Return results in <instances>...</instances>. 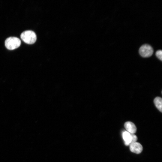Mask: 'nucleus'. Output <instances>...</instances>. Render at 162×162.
I'll return each mask as SVG.
<instances>
[{
    "instance_id": "f257e3e1",
    "label": "nucleus",
    "mask_w": 162,
    "mask_h": 162,
    "mask_svg": "<svg viewBox=\"0 0 162 162\" xmlns=\"http://www.w3.org/2000/svg\"><path fill=\"white\" fill-rule=\"evenodd\" d=\"M20 37L24 42L28 44H33L37 39L35 33L31 30L26 31L22 32L21 34Z\"/></svg>"
},
{
    "instance_id": "f03ea898",
    "label": "nucleus",
    "mask_w": 162,
    "mask_h": 162,
    "mask_svg": "<svg viewBox=\"0 0 162 162\" xmlns=\"http://www.w3.org/2000/svg\"><path fill=\"white\" fill-rule=\"evenodd\" d=\"M21 41L18 38L12 37L7 38L5 41L6 48L10 50H13L19 47L21 45Z\"/></svg>"
},
{
    "instance_id": "7ed1b4c3",
    "label": "nucleus",
    "mask_w": 162,
    "mask_h": 162,
    "mask_svg": "<svg viewBox=\"0 0 162 162\" xmlns=\"http://www.w3.org/2000/svg\"><path fill=\"white\" fill-rule=\"evenodd\" d=\"M140 55L143 57H148L151 56L153 53L152 47L148 44H144L140 47L139 50Z\"/></svg>"
},
{
    "instance_id": "20e7f679",
    "label": "nucleus",
    "mask_w": 162,
    "mask_h": 162,
    "mask_svg": "<svg viewBox=\"0 0 162 162\" xmlns=\"http://www.w3.org/2000/svg\"><path fill=\"white\" fill-rule=\"evenodd\" d=\"M129 146L130 151L137 154L140 153L143 149L142 145L140 143L137 142L132 143Z\"/></svg>"
},
{
    "instance_id": "39448f33",
    "label": "nucleus",
    "mask_w": 162,
    "mask_h": 162,
    "mask_svg": "<svg viewBox=\"0 0 162 162\" xmlns=\"http://www.w3.org/2000/svg\"><path fill=\"white\" fill-rule=\"evenodd\" d=\"M132 134L127 131H124L122 133V137L125 145L126 146L130 145L133 143Z\"/></svg>"
},
{
    "instance_id": "423d86ee",
    "label": "nucleus",
    "mask_w": 162,
    "mask_h": 162,
    "mask_svg": "<svg viewBox=\"0 0 162 162\" xmlns=\"http://www.w3.org/2000/svg\"><path fill=\"white\" fill-rule=\"evenodd\" d=\"M124 127L127 131L131 134L135 133L136 128L134 123L130 122H127L124 124Z\"/></svg>"
},
{
    "instance_id": "0eeeda50",
    "label": "nucleus",
    "mask_w": 162,
    "mask_h": 162,
    "mask_svg": "<svg viewBox=\"0 0 162 162\" xmlns=\"http://www.w3.org/2000/svg\"><path fill=\"white\" fill-rule=\"evenodd\" d=\"M156 108L161 112H162V99L160 97H157L154 100Z\"/></svg>"
},
{
    "instance_id": "6e6552de",
    "label": "nucleus",
    "mask_w": 162,
    "mask_h": 162,
    "mask_svg": "<svg viewBox=\"0 0 162 162\" xmlns=\"http://www.w3.org/2000/svg\"><path fill=\"white\" fill-rule=\"evenodd\" d=\"M162 51L161 50L157 51L155 53L157 57L161 61L162 60Z\"/></svg>"
}]
</instances>
